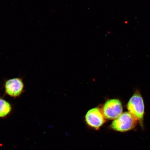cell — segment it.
Wrapping results in <instances>:
<instances>
[{
	"instance_id": "6da1fadb",
	"label": "cell",
	"mask_w": 150,
	"mask_h": 150,
	"mask_svg": "<svg viewBox=\"0 0 150 150\" xmlns=\"http://www.w3.org/2000/svg\"><path fill=\"white\" fill-rule=\"evenodd\" d=\"M138 122V120L132 114L129 112H125L114 120L111 127L118 132H127L134 128Z\"/></svg>"
},
{
	"instance_id": "7a4b0ae2",
	"label": "cell",
	"mask_w": 150,
	"mask_h": 150,
	"mask_svg": "<svg viewBox=\"0 0 150 150\" xmlns=\"http://www.w3.org/2000/svg\"><path fill=\"white\" fill-rule=\"evenodd\" d=\"M127 108L129 112L134 116L142 125L145 106L143 98L139 92H137L131 97L127 103Z\"/></svg>"
},
{
	"instance_id": "3957f363",
	"label": "cell",
	"mask_w": 150,
	"mask_h": 150,
	"mask_svg": "<svg viewBox=\"0 0 150 150\" xmlns=\"http://www.w3.org/2000/svg\"><path fill=\"white\" fill-rule=\"evenodd\" d=\"M123 106L120 101L111 99L107 101L103 107V113L106 119L115 120L122 113Z\"/></svg>"
},
{
	"instance_id": "277c9868",
	"label": "cell",
	"mask_w": 150,
	"mask_h": 150,
	"mask_svg": "<svg viewBox=\"0 0 150 150\" xmlns=\"http://www.w3.org/2000/svg\"><path fill=\"white\" fill-rule=\"evenodd\" d=\"M105 118L100 109L95 108L88 112L85 116V120L90 127L97 130L105 122Z\"/></svg>"
},
{
	"instance_id": "5b68a950",
	"label": "cell",
	"mask_w": 150,
	"mask_h": 150,
	"mask_svg": "<svg viewBox=\"0 0 150 150\" xmlns=\"http://www.w3.org/2000/svg\"><path fill=\"white\" fill-rule=\"evenodd\" d=\"M6 93L12 97L20 96L23 91L24 84L20 78H15L8 80L5 86Z\"/></svg>"
},
{
	"instance_id": "8992f818",
	"label": "cell",
	"mask_w": 150,
	"mask_h": 150,
	"mask_svg": "<svg viewBox=\"0 0 150 150\" xmlns=\"http://www.w3.org/2000/svg\"><path fill=\"white\" fill-rule=\"evenodd\" d=\"M12 107L9 103L3 99H0V117H4L10 113Z\"/></svg>"
}]
</instances>
